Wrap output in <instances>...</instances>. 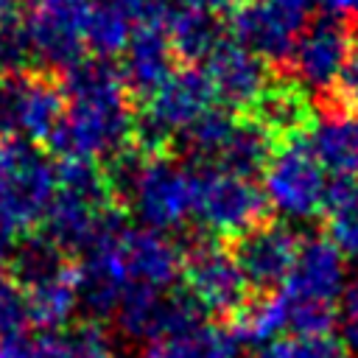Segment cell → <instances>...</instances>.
<instances>
[{
  "instance_id": "cell-25",
  "label": "cell",
  "mask_w": 358,
  "mask_h": 358,
  "mask_svg": "<svg viewBox=\"0 0 358 358\" xmlns=\"http://www.w3.org/2000/svg\"><path fill=\"white\" fill-rule=\"evenodd\" d=\"M22 299H25V316H28V324L39 327L42 333H53V330H62L73 313L78 310V288H76V266L70 274L53 280V282H45V285H36L31 291H22Z\"/></svg>"
},
{
  "instance_id": "cell-27",
  "label": "cell",
  "mask_w": 358,
  "mask_h": 358,
  "mask_svg": "<svg viewBox=\"0 0 358 358\" xmlns=\"http://www.w3.org/2000/svg\"><path fill=\"white\" fill-rule=\"evenodd\" d=\"M232 123H235V117L227 109L213 106L199 120H193L185 131H179L173 145L187 159L199 162L201 168H213L218 154H221V148H224V143H227V137H229V131H232Z\"/></svg>"
},
{
  "instance_id": "cell-7",
  "label": "cell",
  "mask_w": 358,
  "mask_h": 358,
  "mask_svg": "<svg viewBox=\"0 0 358 358\" xmlns=\"http://www.w3.org/2000/svg\"><path fill=\"white\" fill-rule=\"evenodd\" d=\"M109 243L126 285L168 291L182 277L185 252L159 229L129 227L123 215H117L109 227Z\"/></svg>"
},
{
  "instance_id": "cell-16",
  "label": "cell",
  "mask_w": 358,
  "mask_h": 358,
  "mask_svg": "<svg viewBox=\"0 0 358 358\" xmlns=\"http://www.w3.org/2000/svg\"><path fill=\"white\" fill-rule=\"evenodd\" d=\"M213 103H215V95L207 73L201 67L185 64L179 70L173 67V73L145 101L143 112L176 140V134L185 131L193 120H199L207 109H213Z\"/></svg>"
},
{
  "instance_id": "cell-18",
  "label": "cell",
  "mask_w": 358,
  "mask_h": 358,
  "mask_svg": "<svg viewBox=\"0 0 358 358\" xmlns=\"http://www.w3.org/2000/svg\"><path fill=\"white\" fill-rule=\"evenodd\" d=\"M249 120H255L274 143H291L310 131L316 112L296 81H268L249 106Z\"/></svg>"
},
{
  "instance_id": "cell-21",
  "label": "cell",
  "mask_w": 358,
  "mask_h": 358,
  "mask_svg": "<svg viewBox=\"0 0 358 358\" xmlns=\"http://www.w3.org/2000/svg\"><path fill=\"white\" fill-rule=\"evenodd\" d=\"M243 344L232 324L201 322L182 333L145 341L140 358H241Z\"/></svg>"
},
{
  "instance_id": "cell-29",
  "label": "cell",
  "mask_w": 358,
  "mask_h": 358,
  "mask_svg": "<svg viewBox=\"0 0 358 358\" xmlns=\"http://www.w3.org/2000/svg\"><path fill=\"white\" fill-rule=\"evenodd\" d=\"M34 67H39V56L28 17L0 20V76H31Z\"/></svg>"
},
{
  "instance_id": "cell-36",
  "label": "cell",
  "mask_w": 358,
  "mask_h": 358,
  "mask_svg": "<svg viewBox=\"0 0 358 358\" xmlns=\"http://www.w3.org/2000/svg\"><path fill=\"white\" fill-rule=\"evenodd\" d=\"M308 6H319L324 14H333V17H358V0H305Z\"/></svg>"
},
{
  "instance_id": "cell-40",
  "label": "cell",
  "mask_w": 358,
  "mask_h": 358,
  "mask_svg": "<svg viewBox=\"0 0 358 358\" xmlns=\"http://www.w3.org/2000/svg\"><path fill=\"white\" fill-rule=\"evenodd\" d=\"M34 3H48V0H34Z\"/></svg>"
},
{
  "instance_id": "cell-2",
  "label": "cell",
  "mask_w": 358,
  "mask_h": 358,
  "mask_svg": "<svg viewBox=\"0 0 358 358\" xmlns=\"http://www.w3.org/2000/svg\"><path fill=\"white\" fill-rule=\"evenodd\" d=\"M56 193V165L25 140L0 143V224L22 235Z\"/></svg>"
},
{
  "instance_id": "cell-6",
  "label": "cell",
  "mask_w": 358,
  "mask_h": 358,
  "mask_svg": "<svg viewBox=\"0 0 358 358\" xmlns=\"http://www.w3.org/2000/svg\"><path fill=\"white\" fill-rule=\"evenodd\" d=\"M308 25L305 0H241L229 11L232 42L263 62H288L294 42Z\"/></svg>"
},
{
  "instance_id": "cell-4",
  "label": "cell",
  "mask_w": 358,
  "mask_h": 358,
  "mask_svg": "<svg viewBox=\"0 0 358 358\" xmlns=\"http://www.w3.org/2000/svg\"><path fill=\"white\" fill-rule=\"evenodd\" d=\"M327 179L305 140L280 143L263 171V196L268 210L285 221H310L324 210Z\"/></svg>"
},
{
  "instance_id": "cell-3",
  "label": "cell",
  "mask_w": 358,
  "mask_h": 358,
  "mask_svg": "<svg viewBox=\"0 0 358 358\" xmlns=\"http://www.w3.org/2000/svg\"><path fill=\"white\" fill-rule=\"evenodd\" d=\"M196 179L199 168H190L187 162H176L165 154L145 157L120 204H126L148 229H176L193 218Z\"/></svg>"
},
{
  "instance_id": "cell-32",
  "label": "cell",
  "mask_w": 358,
  "mask_h": 358,
  "mask_svg": "<svg viewBox=\"0 0 358 358\" xmlns=\"http://www.w3.org/2000/svg\"><path fill=\"white\" fill-rule=\"evenodd\" d=\"M336 327L341 333V347L358 358V280L344 285L336 302Z\"/></svg>"
},
{
  "instance_id": "cell-17",
  "label": "cell",
  "mask_w": 358,
  "mask_h": 358,
  "mask_svg": "<svg viewBox=\"0 0 358 358\" xmlns=\"http://www.w3.org/2000/svg\"><path fill=\"white\" fill-rule=\"evenodd\" d=\"M210 78L213 95L229 109H249L268 84V67L260 56L238 42H221L201 67Z\"/></svg>"
},
{
  "instance_id": "cell-11",
  "label": "cell",
  "mask_w": 358,
  "mask_h": 358,
  "mask_svg": "<svg viewBox=\"0 0 358 358\" xmlns=\"http://www.w3.org/2000/svg\"><path fill=\"white\" fill-rule=\"evenodd\" d=\"M117 324L123 336L134 341H154L171 333H182L187 327H196L204 319V308L193 299V294L185 291H157V288H140L129 285L120 296V305L115 310Z\"/></svg>"
},
{
  "instance_id": "cell-35",
  "label": "cell",
  "mask_w": 358,
  "mask_h": 358,
  "mask_svg": "<svg viewBox=\"0 0 358 358\" xmlns=\"http://www.w3.org/2000/svg\"><path fill=\"white\" fill-rule=\"evenodd\" d=\"M31 358H70L67 333H62V330L42 333V336L31 344Z\"/></svg>"
},
{
  "instance_id": "cell-24",
  "label": "cell",
  "mask_w": 358,
  "mask_h": 358,
  "mask_svg": "<svg viewBox=\"0 0 358 358\" xmlns=\"http://www.w3.org/2000/svg\"><path fill=\"white\" fill-rule=\"evenodd\" d=\"M274 148H277V143L255 120L235 117L232 131H229V137H227V143H224L213 168L243 176V179H255L266 171Z\"/></svg>"
},
{
  "instance_id": "cell-31",
  "label": "cell",
  "mask_w": 358,
  "mask_h": 358,
  "mask_svg": "<svg viewBox=\"0 0 358 358\" xmlns=\"http://www.w3.org/2000/svg\"><path fill=\"white\" fill-rule=\"evenodd\" d=\"M70 358H117V350L106 330L98 322H84L76 330H67Z\"/></svg>"
},
{
  "instance_id": "cell-13",
  "label": "cell",
  "mask_w": 358,
  "mask_h": 358,
  "mask_svg": "<svg viewBox=\"0 0 358 358\" xmlns=\"http://www.w3.org/2000/svg\"><path fill=\"white\" fill-rule=\"evenodd\" d=\"M112 199L87 196L56 187L45 215H42V235L53 241L67 257H81L112 224L117 210Z\"/></svg>"
},
{
  "instance_id": "cell-34",
  "label": "cell",
  "mask_w": 358,
  "mask_h": 358,
  "mask_svg": "<svg viewBox=\"0 0 358 358\" xmlns=\"http://www.w3.org/2000/svg\"><path fill=\"white\" fill-rule=\"evenodd\" d=\"M338 92V103L341 106H350V109H358V31L352 36V53H350V62H347V70L336 87Z\"/></svg>"
},
{
  "instance_id": "cell-5",
  "label": "cell",
  "mask_w": 358,
  "mask_h": 358,
  "mask_svg": "<svg viewBox=\"0 0 358 358\" xmlns=\"http://www.w3.org/2000/svg\"><path fill=\"white\" fill-rule=\"evenodd\" d=\"M266 210L263 187L252 179L218 168H199L193 218L210 232V238H238L260 224Z\"/></svg>"
},
{
  "instance_id": "cell-39",
  "label": "cell",
  "mask_w": 358,
  "mask_h": 358,
  "mask_svg": "<svg viewBox=\"0 0 358 358\" xmlns=\"http://www.w3.org/2000/svg\"><path fill=\"white\" fill-rule=\"evenodd\" d=\"M22 3H25V0H0V20L20 14V6H22Z\"/></svg>"
},
{
  "instance_id": "cell-20",
  "label": "cell",
  "mask_w": 358,
  "mask_h": 358,
  "mask_svg": "<svg viewBox=\"0 0 358 358\" xmlns=\"http://www.w3.org/2000/svg\"><path fill=\"white\" fill-rule=\"evenodd\" d=\"M173 59L176 56L162 28L157 25L137 28L126 50L120 53V67H117L126 92L148 101L157 92V87L173 73Z\"/></svg>"
},
{
  "instance_id": "cell-19",
  "label": "cell",
  "mask_w": 358,
  "mask_h": 358,
  "mask_svg": "<svg viewBox=\"0 0 358 358\" xmlns=\"http://www.w3.org/2000/svg\"><path fill=\"white\" fill-rule=\"evenodd\" d=\"M305 143L336 179L358 182V109L336 103L310 126Z\"/></svg>"
},
{
  "instance_id": "cell-9",
  "label": "cell",
  "mask_w": 358,
  "mask_h": 358,
  "mask_svg": "<svg viewBox=\"0 0 358 358\" xmlns=\"http://www.w3.org/2000/svg\"><path fill=\"white\" fill-rule=\"evenodd\" d=\"M352 36L355 31L350 22L333 14H322L308 22L288 56L296 84L305 92H336L352 53Z\"/></svg>"
},
{
  "instance_id": "cell-8",
  "label": "cell",
  "mask_w": 358,
  "mask_h": 358,
  "mask_svg": "<svg viewBox=\"0 0 358 358\" xmlns=\"http://www.w3.org/2000/svg\"><path fill=\"white\" fill-rule=\"evenodd\" d=\"M64 112V92L48 76H0V143L48 140Z\"/></svg>"
},
{
  "instance_id": "cell-30",
  "label": "cell",
  "mask_w": 358,
  "mask_h": 358,
  "mask_svg": "<svg viewBox=\"0 0 358 358\" xmlns=\"http://www.w3.org/2000/svg\"><path fill=\"white\" fill-rule=\"evenodd\" d=\"M344 352L333 336H288L260 347L255 358H347Z\"/></svg>"
},
{
  "instance_id": "cell-26",
  "label": "cell",
  "mask_w": 358,
  "mask_h": 358,
  "mask_svg": "<svg viewBox=\"0 0 358 358\" xmlns=\"http://www.w3.org/2000/svg\"><path fill=\"white\" fill-rule=\"evenodd\" d=\"M232 330L243 347H266L280 338V333L285 330V302L280 291L249 296L246 305L232 316Z\"/></svg>"
},
{
  "instance_id": "cell-37",
  "label": "cell",
  "mask_w": 358,
  "mask_h": 358,
  "mask_svg": "<svg viewBox=\"0 0 358 358\" xmlns=\"http://www.w3.org/2000/svg\"><path fill=\"white\" fill-rule=\"evenodd\" d=\"M232 0H173V6H182V8H190V11H201V14H224L229 8Z\"/></svg>"
},
{
  "instance_id": "cell-14",
  "label": "cell",
  "mask_w": 358,
  "mask_h": 358,
  "mask_svg": "<svg viewBox=\"0 0 358 358\" xmlns=\"http://www.w3.org/2000/svg\"><path fill=\"white\" fill-rule=\"evenodd\" d=\"M87 3L90 0H48V3H34V11L25 14L31 22L39 67L64 73L81 59H87L84 56Z\"/></svg>"
},
{
  "instance_id": "cell-22",
  "label": "cell",
  "mask_w": 358,
  "mask_h": 358,
  "mask_svg": "<svg viewBox=\"0 0 358 358\" xmlns=\"http://www.w3.org/2000/svg\"><path fill=\"white\" fill-rule=\"evenodd\" d=\"M8 277L20 291H31L36 285L53 282L64 274L73 271L70 257L53 243L48 241L42 232L36 235H22L17 241V246L11 249L8 257Z\"/></svg>"
},
{
  "instance_id": "cell-33",
  "label": "cell",
  "mask_w": 358,
  "mask_h": 358,
  "mask_svg": "<svg viewBox=\"0 0 358 358\" xmlns=\"http://www.w3.org/2000/svg\"><path fill=\"white\" fill-rule=\"evenodd\" d=\"M25 324H28V316H25L22 291L11 282V277L0 271V338L20 336Z\"/></svg>"
},
{
  "instance_id": "cell-38",
  "label": "cell",
  "mask_w": 358,
  "mask_h": 358,
  "mask_svg": "<svg viewBox=\"0 0 358 358\" xmlns=\"http://www.w3.org/2000/svg\"><path fill=\"white\" fill-rule=\"evenodd\" d=\"M0 358H31V344L20 336L0 338Z\"/></svg>"
},
{
  "instance_id": "cell-23",
  "label": "cell",
  "mask_w": 358,
  "mask_h": 358,
  "mask_svg": "<svg viewBox=\"0 0 358 358\" xmlns=\"http://www.w3.org/2000/svg\"><path fill=\"white\" fill-rule=\"evenodd\" d=\"M162 31L171 42L173 56L182 62H207L210 53L224 42V25L218 17L182 6H171Z\"/></svg>"
},
{
  "instance_id": "cell-1",
  "label": "cell",
  "mask_w": 358,
  "mask_h": 358,
  "mask_svg": "<svg viewBox=\"0 0 358 358\" xmlns=\"http://www.w3.org/2000/svg\"><path fill=\"white\" fill-rule=\"evenodd\" d=\"M64 112L48 137L59 159L103 162L131 140V103L120 70L109 59H81L64 70Z\"/></svg>"
},
{
  "instance_id": "cell-15",
  "label": "cell",
  "mask_w": 358,
  "mask_h": 358,
  "mask_svg": "<svg viewBox=\"0 0 358 358\" xmlns=\"http://www.w3.org/2000/svg\"><path fill=\"white\" fill-rule=\"evenodd\" d=\"M344 291V252L322 235L299 243L294 268L280 288L285 302L336 305Z\"/></svg>"
},
{
  "instance_id": "cell-10",
  "label": "cell",
  "mask_w": 358,
  "mask_h": 358,
  "mask_svg": "<svg viewBox=\"0 0 358 358\" xmlns=\"http://www.w3.org/2000/svg\"><path fill=\"white\" fill-rule=\"evenodd\" d=\"M182 277L204 313L232 319L252 296L232 252L224 249L218 238H201L190 243V249L185 252Z\"/></svg>"
},
{
  "instance_id": "cell-12",
  "label": "cell",
  "mask_w": 358,
  "mask_h": 358,
  "mask_svg": "<svg viewBox=\"0 0 358 358\" xmlns=\"http://www.w3.org/2000/svg\"><path fill=\"white\" fill-rule=\"evenodd\" d=\"M299 243L302 241L285 221H277V224L260 221L243 235H238L229 252L243 280L249 282V288H255L257 294H266V291H280L285 285L294 268Z\"/></svg>"
},
{
  "instance_id": "cell-28",
  "label": "cell",
  "mask_w": 358,
  "mask_h": 358,
  "mask_svg": "<svg viewBox=\"0 0 358 358\" xmlns=\"http://www.w3.org/2000/svg\"><path fill=\"white\" fill-rule=\"evenodd\" d=\"M327 229L330 241L358 263V182L355 179H336L327 187Z\"/></svg>"
}]
</instances>
